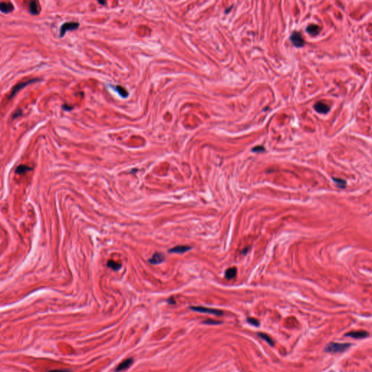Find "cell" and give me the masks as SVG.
<instances>
[{"instance_id": "10", "label": "cell", "mask_w": 372, "mask_h": 372, "mask_svg": "<svg viewBox=\"0 0 372 372\" xmlns=\"http://www.w3.org/2000/svg\"><path fill=\"white\" fill-rule=\"evenodd\" d=\"M164 260V256L163 254L157 252L151 257V258L149 260V262L153 265H157L159 263H161Z\"/></svg>"}, {"instance_id": "4", "label": "cell", "mask_w": 372, "mask_h": 372, "mask_svg": "<svg viewBox=\"0 0 372 372\" xmlns=\"http://www.w3.org/2000/svg\"><path fill=\"white\" fill-rule=\"evenodd\" d=\"M290 40L294 46L297 47H303L305 45V40L299 32H293L290 36Z\"/></svg>"}, {"instance_id": "7", "label": "cell", "mask_w": 372, "mask_h": 372, "mask_svg": "<svg viewBox=\"0 0 372 372\" xmlns=\"http://www.w3.org/2000/svg\"><path fill=\"white\" fill-rule=\"evenodd\" d=\"M314 108H315V110L317 112L320 113V114H327V113L329 111V110H330V107L328 106V105H326L321 102H317V103L314 106Z\"/></svg>"}, {"instance_id": "21", "label": "cell", "mask_w": 372, "mask_h": 372, "mask_svg": "<svg viewBox=\"0 0 372 372\" xmlns=\"http://www.w3.org/2000/svg\"><path fill=\"white\" fill-rule=\"evenodd\" d=\"M252 151L253 152H263L265 151V148L264 147L262 146H256L252 148Z\"/></svg>"}, {"instance_id": "18", "label": "cell", "mask_w": 372, "mask_h": 372, "mask_svg": "<svg viewBox=\"0 0 372 372\" xmlns=\"http://www.w3.org/2000/svg\"><path fill=\"white\" fill-rule=\"evenodd\" d=\"M116 90L119 92V94H120L123 98L127 97V95H128V92H127L124 88L121 87V86H117Z\"/></svg>"}, {"instance_id": "6", "label": "cell", "mask_w": 372, "mask_h": 372, "mask_svg": "<svg viewBox=\"0 0 372 372\" xmlns=\"http://www.w3.org/2000/svg\"><path fill=\"white\" fill-rule=\"evenodd\" d=\"M345 336H348V337L359 340V339H364L367 337V336H369V333L366 332V331H355V332H351L347 333V334H345Z\"/></svg>"}, {"instance_id": "5", "label": "cell", "mask_w": 372, "mask_h": 372, "mask_svg": "<svg viewBox=\"0 0 372 372\" xmlns=\"http://www.w3.org/2000/svg\"><path fill=\"white\" fill-rule=\"evenodd\" d=\"M79 26V24L77 22L65 23H63L61 27V30H60V36L62 37V36H64L65 34L68 31L77 29Z\"/></svg>"}, {"instance_id": "14", "label": "cell", "mask_w": 372, "mask_h": 372, "mask_svg": "<svg viewBox=\"0 0 372 372\" xmlns=\"http://www.w3.org/2000/svg\"><path fill=\"white\" fill-rule=\"evenodd\" d=\"M306 31H307V32L309 33L310 34L315 36V35H317L318 33H319L320 28L318 27L317 25H313V24H312V25L307 26Z\"/></svg>"}, {"instance_id": "26", "label": "cell", "mask_w": 372, "mask_h": 372, "mask_svg": "<svg viewBox=\"0 0 372 372\" xmlns=\"http://www.w3.org/2000/svg\"><path fill=\"white\" fill-rule=\"evenodd\" d=\"M98 2L100 3V4H106V2H100V1H99V2Z\"/></svg>"}, {"instance_id": "12", "label": "cell", "mask_w": 372, "mask_h": 372, "mask_svg": "<svg viewBox=\"0 0 372 372\" xmlns=\"http://www.w3.org/2000/svg\"><path fill=\"white\" fill-rule=\"evenodd\" d=\"M30 13L32 15H38L40 12V7L38 2L32 1L29 4Z\"/></svg>"}, {"instance_id": "24", "label": "cell", "mask_w": 372, "mask_h": 372, "mask_svg": "<svg viewBox=\"0 0 372 372\" xmlns=\"http://www.w3.org/2000/svg\"><path fill=\"white\" fill-rule=\"evenodd\" d=\"M21 114H22V111H20V110H18V111H15V114H13V119H15L16 117L19 116L20 115H21Z\"/></svg>"}, {"instance_id": "19", "label": "cell", "mask_w": 372, "mask_h": 372, "mask_svg": "<svg viewBox=\"0 0 372 372\" xmlns=\"http://www.w3.org/2000/svg\"><path fill=\"white\" fill-rule=\"evenodd\" d=\"M333 180H334V181L336 182V183L339 186L341 187V188H345V187L346 182H345V180H342V179H339V178H334Z\"/></svg>"}, {"instance_id": "2", "label": "cell", "mask_w": 372, "mask_h": 372, "mask_svg": "<svg viewBox=\"0 0 372 372\" xmlns=\"http://www.w3.org/2000/svg\"><path fill=\"white\" fill-rule=\"evenodd\" d=\"M40 79H32L28 80V81L22 82H20V83L17 84L15 86H14L13 90H12L11 93H10V96H9V99H11L12 98H13L14 96H15V94L20 91V90L23 89V88L26 87L27 85H31V84H32V83H34V82H40Z\"/></svg>"}, {"instance_id": "16", "label": "cell", "mask_w": 372, "mask_h": 372, "mask_svg": "<svg viewBox=\"0 0 372 372\" xmlns=\"http://www.w3.org/2000/svg\"><path fill=\"white\" fill-rule=\"evenodd\" d=\"M107 266L109 267L110 268L113 269L114 270H118L121 268L122 265H121L120 263L116 262V261L110 260V261H108V263H107Z\"/></svg>"}, {"instance_id": "13", "label": "cell", "mask_w": 372, "mask_h": 372, "mask_svg": "<svg viewBox=\"0 0 372 372\" xmlns=\"http://www.w3.org/2000/svg\"><path fill=\"white\" fill-rule=\"evenodd\" d=\"M236 274H237V269L235 267L233 268H230L225 271V276L227 279H232L235 278Z\"/></svg>"}, {"instance_id": "1", "label": "cell", "mask_w": 372, "mask_h": 372, "mask_svg": "<svg viewBox=\"0 0 372 372\" xmlns=\"http://www.w3.org/2000/svg\"><path fill=\"white\" fill-rule=\"evenodd\" d=\"M350 347V344L348 343H336L331 342L325 347L326 353H336L345 351Z\"/></svg>"}, {"instance_id": "3", "label": "cell", "mask_w": 372, "mask_h": 372, "mask_svg": "<svg viewBox=\"0 0 372 372\" xmlns=\"http://www.w3.org/2000/svg\"><path fill=\"white\" fill-rule=\"evenodd\" d=\"M190 308L192 310H194V311L199 312V313H209V314H212V315H216V316H221V315H223V311H221V310H219L213 309V308H209V307H201V306L190 307Z\"/></svg>"}, {"instance_id": "9", "label": "cell", "mask_w": 372, "mask_h": 372, "mask_svg": "<svg viewBox=\"0 0 372 372\" xmlns=\"http://www.w3.org/2000/svg\"><path fill=\"white\" fill-rule=\"evenodd\" d=\"M0 10L4 13H9L14 10V6L10 2H0Z\"/></svg>"}, {"instance_id": "11", "label": "cell", "mask_w": 372, "mask_h": 372, "mask_svg": "<svg viewBox=\"0 0 372 372\" xmlns=\"http://www.w3.org/2000/svg\"><path fill=\"white\" fill-rule=\"evenodd\" d=\"M190 249H191L190 246H174V248H172V249H169V252H171V253L182 254V253H185V252H186L187 251L190 250Z\"/></svg>"}, {"instance_id": "22", "label": "cell", "mask_w": 372, "mask_h": 372, "mask_svg": "<svg viewBox=\"0 0 372 372\" xmlns=\"http://www.w3.org/2000/svg\"><path fill=\"white\" fill-rule=\"evenodd\" d=\"M203 323H204V324H221V322L217 321V320H205Z\"/></svg>"}, {"instance_id": "25", "label": "cell", "mask_w": 372, "mask_h": 372, "mask_svg": "<svg viewBox=\"0 0 372 372\" xmlns=\"http://www.w3.org/2000/svg\"><path fill=\"white\" fill-rule=\"evenodd\" d=\"M63 108H64L65 110H67V109H68V110H70V109H71V108H70V107H69V106H66V105H65V106H63Z\"/></svg>"}, {"instance_id": "23", "label": "cell", "mask_w": 372, "mask_h": 372, "mask_svg": "<svg viewBox=\"0 0 372 372\" xmlns=\"http://www.w3.org/2000/svg\"><path fill=\"white\" fill-rule=\"evenodd\" d=\"M49 372H71L69 371V370H66V369H55V370H51Z\"/></svg>"}, {"instance_id": "8", "label": "cell", "mask_w": 372, "mask_h": 372, "mask_svg": "<svg viewBox=\"0 0 372 372\" xmlns=\"http://www.w3.org/2000/svg\"><path fill=\"white\" fill-rule=\"evenodd\" d=\"M132 363H133L132 358H127L126 360H124V361H122L120 364L118 365V366H117L116 369V371L119 372V371H124V370L128 369V368L130 366Z\"/></svg>"}, {"instance_id": "15", "label": "cell", "mask_w": 372, "mask_h": 372, "mask_svg": "<svg viewBox=\"0 0 372 372\" xmlns=\"http://www.w3.org/2000/svg\"><path fill=\"white\" fill-rule=\"evenodd\" d=\"M31 169V168H30L29 166H26V165H20L18 166L17 167V169H16L15 172L17 174H25L26 172L30 171V170Z\"/></svg>"}, {"instance_id": "17", "label": "cell", "mask_w": 372, "mask_h": 372, "mask_svg": "<svg viewBox=\"0 0 372 372\" xmlns=\"http://www.w3.org/2000/svg\"><path fill=\"white\" fill-rule=\"evenodd\" d=\"M258 336H260L261 339H262L263 340H265V342L270 345V346H273V345H274V343H273V341L271 340V338L270 336H268V334H264V333H258Z\"/></svg>"}, {"instance_id": "20", "label": "cell", "mask_w": 372, "mask_h": 372, "mask_svg": "<svg viewBox=\"0 0 372 372\" xmlns=\"http://www.w3.org/2000/svg\"><path fill=\"white\" fill-rule=\"evenodd\" d=\"M247 322L254 326H259V325H260V322L258 321V320H257L256 318H248Z\"/></svg>"}]
</instances>
